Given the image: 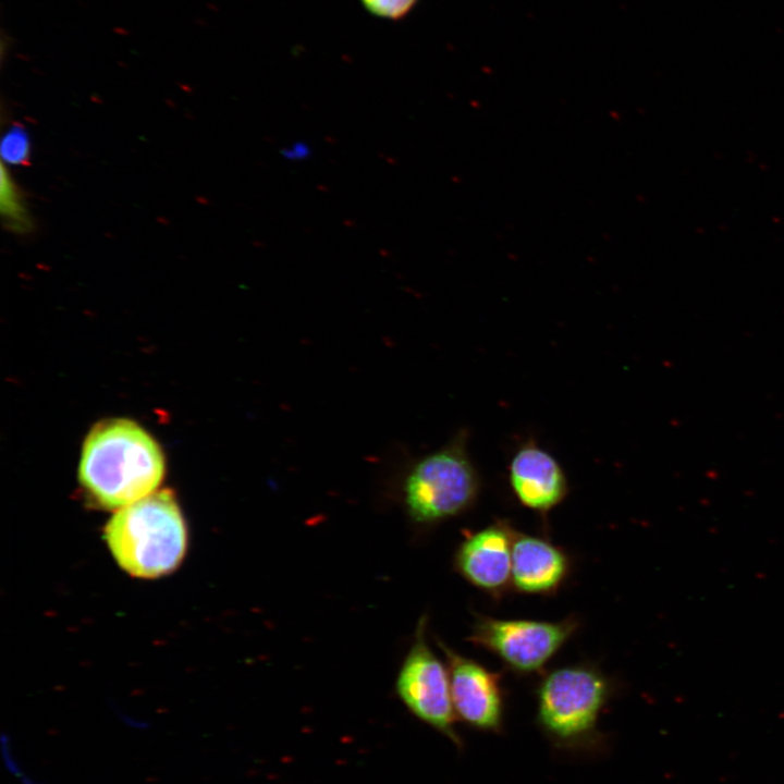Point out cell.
Segmentation results:
<instances>
[{
    "instance_id": "7c38bea8",
    "label": "cell",
    "mask_w": 784,
    "mask_h": 784,
    "mask_svg": "<svg viewBox=\"0 0 784 784\" xmlns=\"http://www.w3.org/2000/svg\"><path fill=\"white\" fill-rule=\"evenodd\" d=\"M30 155V142L26 130L20 125H12L2 137V159L12 166L26 164Z\"/></svg>"
},
{
    "instance_id": "4fadbf2b",
    "label": "cell",
    "mask_w": 784,
    "mask_h": 784,
    "mask_svg": "<svg viewBox=\"0 0 784 784\" xmlns=\"http://www.w3.org/2000/svg\"><path fill=\"white\" fill-rule=\"evenodd\" d=\"M360 2L377 17L400 20L409 13L417 0H360Z\"/></svg>"
},
{
    "instance_id": "6da1fadb",
    "label": "cell",
    "mask_w": 784,
    "mask_h": 784,
    "mask_svg": "<svg viewBox=\"0 0 784 784\" xmlns=\"http://www.w3.org/2000/svg\"><path fill=\"white\" fill-rule=\"evenodd\" d=\"M164 474L157 442L127 419L101 421L88 433L78 476L87 495L99 506L119 510L152 492Z\"/></svg>"
},
{
    "instance_id": "5bb4252c",
    "label": "cell",
    "mask_w": 784,
    "mask_h": 784,
    "mask_svg": "<svg viewBox=\"0 0 784 784\" xmlns=\"http://www.w3.org/2000/svg\"><path fill=\"white\" fill-rule=\"evenodd\" d=\"M1 757L5 770L15 779H19L25 771L16 756L13 742L10 736L2 735L0 740Z\"/></svg>"
},
{
    "instance_id": "9a60e30c",
    "label": "cell",
    "mask_w": 784,
    "mask_h": 784,
    "mask_svg": "<svg viewBox=\"0 0 784 784\" xmlns=\"http://www.w3.org/2000/svg\"><path fill=\"white\" fill-rule=\"evenodd\" d=\"M17 780L21 784H46L25 772Z\"/></svg>"
},
{
    "instance_id": "7a4b0ae2",
    "label": "cell",
    "mask_w": 784,
    "mask_h": 784,
    "mask_svg": "<svg viewBox=\"0 0 784 784\" xmlns=\"http://www.w3.org/2000/svg\"><path fill=\"white\" fill-rule=\"evenodd\" d=\"M105 539L125 572L156 578L182 562L187 530L173 493L161 490L119 509L105 527Z\"/></svg>"
},
{
    "instance_id": "ba28073f",
    "label": "cell",
    "mask_w": 784,
    "mask_h": 784,
    "mask_svg": "<svg viewBox=\"0 0 784 784\" xmlns=\"http://www.w3.org/2000/svg\"><path fill=\"white\" fill-rule=\"evenodd\" d=\"M512 532L505 520L469 534L454 555L457 573L469 584L493 596L512 585Z\"/></svg>"
},
{
    "instance_id": "30bf717a",
    "label": "cell",
    "mask_w": 784,
    "mask_h": 784,
    "mask_svg": "<svg viewBox=\"0 0 784 784\" xmlns=\"http://www.w3.org/2000/svg\"><path fill=\"white\" fill-rule=\"evenodd\" d=\"M571 561L566 552L540 537L512 532V586L519 592L551 595L564 584Z\"/></svg>"
},
{
    "instance_id": "9c48e42d",
    "label": "cell",
    "mask_w": 784,
    "mask_h": 784,
    "mask_svg": "<svg viewBox=\"0 0 784 784\" xmlns=\"http://www.w3.org/2000/svg\"><path fill=\"white\" fill-rule=\"evenodd\" d=\"M509 481L526 507L547 513L567 495L566 475L556 458L532 438L523 442L509 465Z\"/></svg>"
},
{
    "instance_id": "8fae6325",
    "label": "cell",
    "mask_w": 784,
    "mask_h": 784,
    "mask_svg": "<svg viewBox=\"0 0 784 784\" xmlns=\"http://www.w3.org/2000/svg\"><path fill=\"white\" fill-rule=\"evenodd\" d=\"M1 211L10 230L24 233L32 229V219L16 185L1 167Z\"/></svg>"
},
{
    "instance_id": "3957f363",
    "label": "cell",
    "mask_w": 784,
    "mask_h": 784,
    "mask_svg": "<svg viewBox=\"0 0 784 784\" xmlns=\"http://www.w3.org/2000/svg\"><path fill=\"white\" fill-rule=\"evenodd\" d=\"M468 433L458 430L439 449L409 462L401 494L409 518L436 525L469 511L477 502L480 475L467 450Z\"/></svg>"
},
{
    "instance_id": "8992f818",
    "label": "cell",
    "mask_w": 784,
    "mask_h": 784,
    "mask_svg": "<svg viewBox=\"0 0 784 784\" xmlns=\"http://www.w3.org/2000/svg\"><path fill=\"white\" fill-rule=\"evenodd\" d=\"M426 627L427 618L421 616L396 677L395 689L415 716L460 744L453 727L456 713L449 670L429 647Z\"/></svg>"
},
{
    "instance_id": "52a82bcc",
    "label": "cell",
    "mask_w": 784,
    "mask_h": 784,
    "mask_svg": "<svg viewBox=\"0 0 784 784\" xmlns=\"http://www.w3.org/2000/svg\"><path fill=\"white\" fill-rule=\"evenodd\" d=\"M446 657L451 695L455 713L482 731H499L502 725L503 697L500 676L438 641Z\"/></svg>"
},
{
    "instance_id": "5b68a950",
    "label": "cell",
    "mask_w": 784,
    "mask_h": 784,
    "mask_svg": "<svg viewBox=\"0 0 784 784\" xmlns=\"http://www.w3.org/2000/svg\"><path fill=\"white\" fill-rule=\"evenodd\" d=\"M579 627L567 617L559 622L500 620L476 615L470 641L495 654L510 670L531 674L542 670Z\"/></svg>"
},
{
    "instance_id": "277c9868",
    "label": "cell",
    "mask_w": 784,
    "mask_h": 784,
    "mask_svg": "<svg viewBox=\"0 0 784 784\" xmlns=\"http://www.w3.org/2000/svg\"><path fill=\"white\" fill-rule=\"evenodd\" d=\"M610 690L608 677L590 664L552 670L538 687V721L558 740L580 739L595 730Z\"/></svg>"
}]
</instances>
